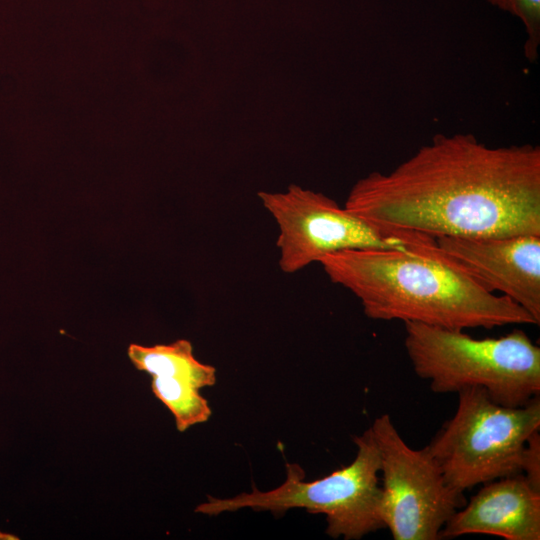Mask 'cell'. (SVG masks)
Segmentation results:
<instances>
[{
  "instance_id": "cell-7",
  "label": "cell",
  "mask_w": 540,
  "mask_h": 540,
  "mask_svg": "<svg viewBox=\"0 0 540 540\" xmlns=\"http://www.w3.org/2000/svg\"><path fill=\"white\" fill-rule=\"evenodd\" d=\"M371 431L380 456L382 510L394 540H438L451 516L466 503L425 446L411 448L391 417L375 418Z\"/></svg>"
},
{
  "instance_id": "cell-5",
  "label": "cell",
  "mask_w": 540,
  "mask_h": 540,
  "mask_svg": "<svg viewBox=\"0 0 540 540\" xmlns=\"http://www.w3.org/2000/svg\"><path fill=\"white\" fill-rule=\"evenodd\" d=\"M353 441L357 447L354 460L323 478L306 482L304 471L297 464H288L286 480L279 487L267 492L254 488L251 493L225 499L208 496L196 511L218 515L246 507L273 513L304 508L326 516L329 536L347 540L383 529L380 456L371 428Z\"/></svg>"
},
{
  "instance_id": "cell-3",
  "label": "cell",
  "mask_w": 540,
  "mask_h": 540,
  "mask_svg": "<svg viewBox=\"0 0 540 540\" xmlns=\"http://www.w3.org/2000/svg\"><path fill=\"white\" fill-rule=\"evenodd\" d=\"M415 374L435 393L483 388L498 404L519 407L540 394V347L520 329L477 339L464 330L404 322Z\"/></svg>"
},
{
  "instance_id": "cell-9",
  "label": "cell",
  "mask_w": 540,
  "mask_h": 540,
  "mask_svg": "<svg viewBox=\"0 0 540 540\" xmlns=\"http://www.w3.org/2000/svg\"><path fill=\"white\" fill-rule=\"evenodd\" d=\"M482 485L447 521L440 539L468 534H487L505 540L540 539V492L522 474Z\"/></svg>"
},
{
  "instance_id": "cell-4",
  "label": "cell",
  "mask_w": 540,
  "mask_h": 540,
  "mask_svg": "<svg viewBox=\"0 0 540 540\" xmlns=\"http://www.w3.org/2000/svg\"><path fill=\"white\" fill-rule=\"evenodd\" d=\"M258 197L278 227V264L286 274L325 255L355 249L399 251L450 263L434 237L372 223L320 192L292 185Z\"/></svg>"
},
{
  "instance_id": "cell-14",
  "label": "cell",
  "mask_w": 540,
  "mask_h": 540,
  "mask_svg": "<svg viewBox=\"0 0 540 540\" xmlns=\"http://www.w3.org/2000/svg\"><path fill=\"white\" fill-rule=\"evenodd\" d=\"M18 539L19 537L13 534L0 531V540H18Z\"/></svg>"
},
{
  "instance_id": "cell-1",
  "label": "cell",
  "mask_w": 540,
  "mask_h": 540,
  "mask_svg": "<svg viewBox=\"0 0 540 540\" xmlns=\"http://www.w3.org/2000/svg\"><path fill=\"white\" fill-rule=\"evenodd\" d=\"M344 207L434 238L540 236V148L437 134L392 171L358 180Z\"/></svg>"
},
{
  "instance_id": "cell-8",
  "label": "cell",
  "mask_w": 540,
  "mask_h": 540,
  "mask_svg": "<svg viewBox=\"0 0 540 540\" xmlns=\"http://www.w3.org/2000/svg\"><path fill=\"white\" fill-rule=\"evenodd\" d=\"M441 252L490 292H500L540 324V236L435 238Z\"/></svg>"
},
{
  "instance_id": "cell-2",
  "label": "cell",
  "mask_w": 540,
  "mask_h": 540,
  "mask_svg": "<svg viewBox=\"0 0 540 540\" xmlns=\"http://www.w3.org/2000/svg\"><path fill=\"white\" fill-rule=\"evenodd\" d=\"M318 263L330 281L356 296L364 314L374 320L453 330L538 325L520 305L486 290L453 263L372 249L331 253Z\"/></svg>"
},
{
  "instance_id": "cell-11",
  "label": "cell",
  "mask_w": 540,
  "mask_h": 540,
  "mask_svg": "<svg viewBox=\"0 0 540 540\" xmlns=\"http://www.w3.org/2000/svg\"><path fill=\"white\" fill-rule=\"evenodd\" d=\"M154 395L171 411L180 432L208 421L211 409L199 389L192 384L167 376H152Z\"/></svg>"
},
{
  "instance_id": "cell-12",
  "label": "cell",
  "mask_w": 540,
  "mask_h": 540,
  "mask_svg": "<svg viewBox=\"0 0 540 540\" xmlns=\"http://www.w3.org/2000/svg\"><path fill=\"white\" fill-rule=\"evenodd\" d=\"M498 9L518 18L525 30L524 55L537 60L540 46V0H486Z\"/></svg>"
},
{
  "instance_id": "cell-13",
  "label": "cell",
  "mask_w": 540,
  "mask_h": 540,
  "mask_svg": "<svg viewBox=\"0 0 540 540\" xmlns=\"http://www.w3.org/2000/svg\"><path fill=\"white\" fill-rule=\"evenodd\" d=\"M521 474L533 489L540 492V433H532L524 446Z\"/></svg>"
},
{
  "instance_id": "cell-10",
  "label": "cell",
  "mask_w": 540,
  "mask_h": 540,
  "mask_svg": "<svg viewBox=\"0 0 540 540\" xmlns=\"http://www.w3.org/2000/svg\"><path fill=\"white\" fill-rule=\"evenodd\" d=\"M127 354L138 370L152 376L176 378L198 389L213 386L216 382V369L198 361L194 357L191 342L185 339L153 346L132 343Z\"/></svg>"
},
{
  "instance_id": "cell-6",
  "label": "cell",
  "mask_w": 540,
  "mask_h": 540,
  "mask_svg": "<svg viewBox=\"0 0 540 540\" xmlns=\"http://www.w3.org/2000/svg\"><path fill=\"white\" fill-rule=\"evenodd\" d=\"M454 415L426 446L447 482L465 492L477 485L521 474L529 436L540 430V398L508 407L480 387L458 393Z\"/></svg>"
}]
</instances>
